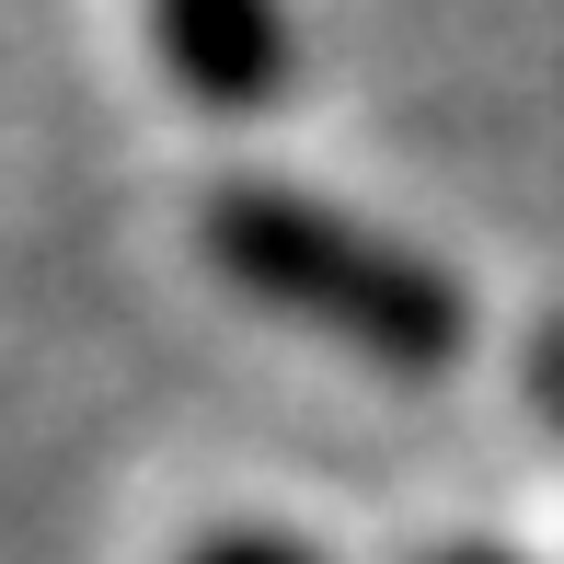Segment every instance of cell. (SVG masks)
I'll list each match as a JSON object with an SVG mask.
<instances>
[{
  "mask_svg": "<svg viewBox=\"0 0 564 564\" xmlns=\"http://www.w3.org/2000/svg\"><path fill=\"white\" fill-rule=\"evenodd\" d=\"M196 253H208L242 300H265V312L357 346L392 380H449L460 346H473V300H460V276L438 253L323 208V196L276 185V173H219V185L196 196Z\"/></svg>",
  "mask_w": 564,
  "mask_h": 564,
  "instance_id": "cell-1",
  "label": "cell"
},
{
  "mask_svg": "<svg viewBox=\"0 0 564 564\" xmlns=\"http://www.w3.org/2000/svg\"><path fill=\"white\" fill-rule=\"evenodd\" d=\"M150 46L208 116L289 105V12L276 0H150Z\"/></svg>",
  "mask_w": 564,
  "mask_h": 564,
  "instance_id": "cell-2",
  "label": "cell"
},
{
  "mask_svg": "<svg viewBox=\"0 0 564 564\" xmlns=\"http://www.w3.org/2000/svg\"><path fill=\"white\" fill-rule=\"evenodd\" d=\"M185 564H323L312 542H289V530H265V519H219V530H196Z\"/></svg>",
  "mask_w": 564,
  "mask_h": 564,
  "instance_id": "cell-3",
  "label": "cell"
},
{
  "mask_svg": "<svg viewBox=\"0 0 564 564\" xmlns=\"http://www.w3.org/2000/svg\"><path fill=\"white\" fill-rule=\"evenodd\" d=\"M426 564H519V553H496V542H438Z\"/></svg>",
  "mask_w": 564,
  "mask_h": 564,
  "instance_id": "cell-4",
  "label": "cell"
}]
</instances>
